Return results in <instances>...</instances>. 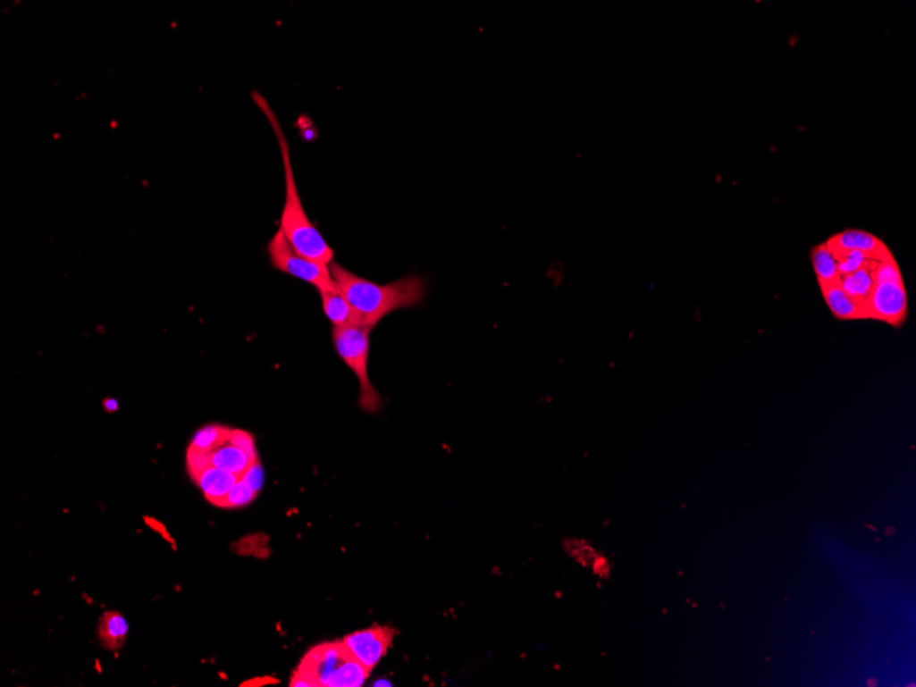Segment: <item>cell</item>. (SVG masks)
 Instances as JSON below:
<instances>
[{"label": "cell", "mask_w": 916, "mask_h": 687, "mask_svg": "<svg viewBox=\"0 0 916 687\" xmlns=\"http://www.w3.org/2000/svg\"><path fill=\"white\" fill-rule=\"evenodd\" d=\"M394 635V628L374 625L346 635L342 642L348 648L349 653L371 673L389 652Z\"/></svg>", "instance_id": "52a82bcc"}, {"label": "cell", "mask_w": 916, "mask_h": 687, "mask_svg": "<svg viewBox=\"0 0 916 687\" xmlns=\"http://www.w3.org/2000/svg\"><path fill=\"white\" fill-rule=\"evenodd\" d=\"M811 260H812L813 272H815L816 281L819 287L840 281L841 276L838 273L837 263L834 260V256L828 250L826 243L812 248Z\"/></svg>", "instance_id": "9a60e30c"}, {"label": "cell", "mask_w": 916, "mask_h": 687, "mask_svg": "<svg viewBox=\"0 0 916 687\" xmlns=\"http://www.w3.org/2000/svg\"><path fill=\"white\" fill-rule=\"evenodd\" d=\"M830 250H858L871 260L879 261L892 256L887 245L872 233L861 230H845L828 238L826 242Z\"/></svg>", "instance_id": "ba28073f"}, {"label": "cell", "mask_w": 916, "mask_h": 687, "mask_svg": "<svg viewBox=\"0 0 916 687\" xmlns=\"http://www.w3.org/2000/svg\"><path fill=\"white\" fill-rule=\"evenodd\" d=\"M230 442L238 448L245 450L246 453L251 456V457H258L256 456V445H254L253 437H251L246 431L232 430L231 432Z\"/></svg>", "instance_id": "44dd1931"}, {"label": "cell", "mask_w": 916, "mask_h": 687, "mask_svg": "<svg viewBox=\"0 0 916 687\" xmlns=\"http://www.w3.org/2000/svg\"><path fill=\"white\" fill-rule=\"evenodd\" d=\"M369 674L366 666L349 653L342 641L322 643L305 656L290 686L360 687L366 683Z\"/></svg>", "instance_id": "3957f363"}, {"label": "cell", "mask_w": 916, "mask_h": 687, "mask_svg": "<svg viewBox=\"0 0 916 687\" xmlns=\"http://www.w3.org/2000/svg\"><path fill=\"white\" fill-rule=\"evenodd\" d=\"M322 296L323 309H324L325 316L332 323L333 327H348V325H360L358 324V317H357L356 312H354L351 305L349 304L346 297L343 296L340 287H331V289H322L320 291Z\"/></svg>", "instance_id": "8fae6325"}, {"label": "cell", "mask_w": 916, "mask_h": 687, "mask_svg": "<svg viewBox=\"0 0 916 687\" xmlns=\"http://www.w3.org/2000/svg\"><path fill=\"white\" fill-rule=\"evenodd\" d=\"M371 332V328L361 327V325L333 327L332 330V342L336 353L356 373L357 379L360 381L358 405L366 414H374L382 407V397L374 390L368 375Z\"/></svg>", "instance_id": "277c9868"}, {"label": "cell", "mask_w": 916, "mask_h": 687, "mask_svg": "<svg viewBox=\"0 0 916 687\" xmlns=\"http://www.w3.org/2000/svg\"><path fill=\"white\" fill-rule=\"evenodd\" d=\"M875 263H877V261H872L869 265L863 266V268L853 272V273L841 276L840 281H838L840 286L843 287L844 291H845L846 294L853 299V301L863 305L864 307H866L867 299H869L870 294H871L872 291V287H874L872 269H874Z\"/></svg>", "instance_id": "5bb4252c"}, {"label": "cell", "mask_w": 916, "mask_h": 687, "mask_svg": "<svg viewBox=\"0 0 916 687\" xmlns=\"http://www.w3.org/2000/svg\"><path fill=\"white\" fill-rule=\"evenodd\" d=\"M104 406L107 412H115L118 409V402L113 398L105 399Z\"/></svg>", "instance_id": "7402d4cb"}, {"label": "cell", "mask_w": 916, "mask_h": 687, "mask_svg": "<svg viewBox=\"0 0 916 687\" xmlns=\"http://www.w3.org/2000/svg\"><path fill=\"white\" fill-rule=\"evenodd\" d=\"M239 479L240 478L235 473L212 465L202 471L201 473H197L194 481L197 482V486L201 487L205 497L212 504L222 507L223 502L227 498L232 487L238 483Z\"/></svg>", "instance_id": "9c48e42d"}, {"label": "cell", "mask_w": 916, "mask_h": 687, "mask_svg": "<svg viewBox=\"0 0 916 687\" xmlns=\"http://www.w3.org/2000/svg\"><path fill=\"white\" fill-rule=\"evenodd\" d=\"M253 96L256 106L263 110L266 119L271 122L274 133H276L277 142H279V147H281L282 160H283L284 178H286V199H284L283 212H282V232L284 233V237L289 240L290 245L301 256L309 258V260L315 261V263L330 265L333 261L335 253H333L331 246L328 245L327 240L323 238L322 233L318 232L317 228L310 222L307 212H305L301 197H299V192H298L294 169H292L291 165V156H290V146L289 142H287L286 135H284L283 128H282L281 122L277 120L276 114L269 106L268 102L261 95L254 94Z\"/></svg>", "instance_id": "7a4b0ae2"}, {"label": "cell", "mask_w": 916, "mask_h": 687, "mask_svg": "<svg viewBox=\"0 0 916 687\" xmlns=\"http://www.w3.org/2000/svg\"><path fill=\"white\" fill-rule=\"evenodd\" d=\"M820 291H822L826 305H828V309L833 313V316L836 319L843 320V322H849V320H870L866 307L853 301L844 291L840 283L820 287Z\"/></svg>", "instance_id": "30bf717a"}, {"label": "cell", "mask_w": 916, "mask_h": 687, "mask_svg": "<svg viewBox=\"0 0 916 687\" xmlns=\"http://www.w3.org/2000/svg\"><path fill=\"white\" fill-rule=\"evenodd\" d=\"M256 494L258 493H256V490L251 489V487L248 486L245 481H242V479H239L238 483L232 487V490H231L227 498L223 502L222 507H230V509H233V507H246V505L254 501Z\"/></svg>", "instance_id": "ac0fdd59"}, {"label": "cell", "mask_w": 916, "mask_h": 687, "mask_svg": "<svg viewBox=\"0 0 916 687\" xmlns=\"http://www.w3.org/2000/svg\"><path fill=\"white\" fill-rule=\"evenodd\" d=\"M828 250H830V248H828ZM830 251L834 256V260L837 263L838 273H840V276L853 273V272L859 271V269L863 268V266L869 265L870 263L875 261L867 257L866 254L858 250Z\"/></svg>", "instance_id": "e0dca14e"}, {"label": "cell", "mask_w": 916, "mask_h": 687, "mask_svg": "<svg viewBox=\"0 0 916 687\" xmlns=\"http://www.w3.org/2000/svg\"><path fill=\"white\" fill-rule=\"evenodd\" d=\"M240 479L245 481L251 489L256 490V493H260L264 484V469L263 465H261L260 458H256V460L250 464V466L246 469V473L240 476Z\"/></svg>", "instance_id": "ffe728a7"}, {"label": "cell", "mask_w": 916, "mask_h": 687, "mask_svg": "<svg viewBox=\"0 0 916 687\" xmlns=\"http://www.w3.org/2000/svg\"><path fill=\"white\" fill-rule=\"evenodd\" d=\"M209 453L210 464L215 468L224 469L228 473H235L239 478L246 473V469L258 457H251L242 448L227 442Z\"/></svg>", "instance_id": "7c38bea8"}, {"label": "cell", "mask_w": 916, "mask_h": 687, "mask_svg": "<svg viewBox=\"0 0 916 687\" xmlns=\"http://www.w3.org/2000/svg\"><path fill=\"white\" fill-rule=\"evenodd\" d=\"M269 257L272 265L277 271L294 276L299 281H307L317 287L318 291L335 286L330 265L315 263L298 253L284 237L281 228L274 233L268 245Z\"/></svg>", "instance_id": "5b68a950"}, {"label": "cell", "mask_w": 916, "mask_h": 687, "mask_svg": "<svg viewBox=\"0 0 916 687\" xmlns=\"http://www.w3.org/2000/svg\"><path fill=\"white\" fill-rule=\"evenodd\" d=\"M231 432H232L231 428L223 427V425H206L195 434L191 448L202 451L214 450V448L230 442Z\"/></svg>", "instance_id": "2e32d148"}, {"label": "cell", "mask_w": 916, "mask_h": 687, "mask_svg": "<svg viewBox=\"0 0 916 687\" xmlns=\"http://www.w3.org/2000/svg\"><path fill=\"white\" fill-rule=\"evenodd\" d=\"M566 550L577 563L584 566H592L595 558L599 557L594 548L586 540H569L566 542Z\"/></svg>", "instance_id": "d6986e66"}, {"label": "cell", "mask_w": 916, "mask_h": 687, "mask_svg": "<svg viewBox=\"0 0 916 687\" xmlns=\"http://www.w3.org/2000/svg\"><path fill=\"white\" fill-rule=\"evenodd\" d=\"M336 286L353 307L361 327L374 330L392 312L419 306L427 296V283L420 276H407L389 284H377L357 276L340 263L330 264Z\"/></svg>", "instance_id": "6da1fadb"}, {"label": "cell", "mask_w": 916, "mask_h": 687, "mask_svg": "<svg viewBox=\"0 0 916 687\" xmlns=\"http://www.w3.org/2000/svg\"><path fill=\"white\" fill-rule=\"evenodd\" d=\"M130 633L127 620L118 612H106L97 625V635L101 638L105 648L117 650L124 645Z\"/></svg>", "instance_id": "4fadbf2b"}, {"label": "cell", "mask_w": 916, "mask_h": 687, "mask_svg": "<svg viewBox=\"0 0 916 687\" xmlns=\"http://www.w3.org/2000/svg\"><path fill=\"white\" fill-rule=\"evenodd\" d=\"M870 320L902 327L908 317V297L904 281L874 283L866 302Z\"/></svg>", "instance_id": "8992f818"}]
</instances>
